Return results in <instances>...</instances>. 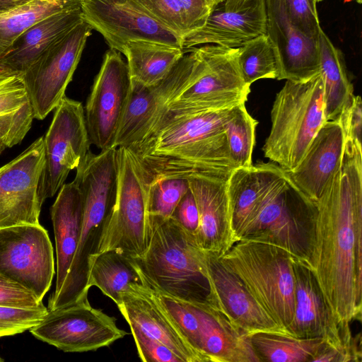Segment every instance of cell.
<instances>
[{"label":"cell","instance_id":"1","mask_svg":"<svg viewBox=\"0 0 362 362\" xmlns=\"http://www.w3.org/2000/svg\"><path fill=\"white\" fill-rule=\"evenodd\" d=\"M315 203L317 214L309 265L338 322H361V146L345 141L340 166Z\"/></svg>","mask_w":362,"mask_h":362},{"label":"cell","instance_id":"2","mask_svg":"<svg viewBox=\"0 0 362 362\" xmlns=\"http://www.w3.org/2000/svg\"><path fill=\"white\" fill-rule=\"evenodd\" d=\"M232 109L187 114L165 110L150 132L128 148L156 177L199 175L228 180L237 168L225 132Z\"/></svg>","mask_w":362,"mask_h":362},{"label":"cell","instance_id":"3","mask_svg":"<svg viewBox=\"0 0 362 362\" xmlns=\"http://www.w3.org/2000/svg\"><path fill=\"white\" fill-rule=\"evenodd\" d=\"M134 259L149 287L189 303L214 306L204 250L171 217L151 227L147 248Z\"/></svg>","mask_w":362,"mask_h":362},{"label":"cell","instance_id":"4","mask_svg":"<svg viewBox=\"0 0 362 362\" xmlns=\"http://www.w3.org/2000/svg\"><path fill=\"white\" fill-rule=\"evenodd\" d=\"M317 207L279 169L235 231L248 240L280 247L309 264Z\"/></svg>","mask_w":362,"mask_h":362},{"label":"cell","instance_id":"5","mask_svg":"<svg viewBox=\"0 0 362 362\" xmlns=\"http://www.w3.org/2000/svg\"><path fill=\"white\" fill-rule=\"evenodd\" d=\"M218 257L288 335L296 305L293 256L274 245L240 240Z\"/></svg>","mask_w":362,"mask_h":362},{"label":"cell","instance_id":"6","mask_svg":"<svg viewBox=\"0 0 362 362\" xmlns=\"http://www.w3.org/2000/svg\"><path fill=\"white\" fill-rule=\"evenodd\" d=\"M325 121L320 72L305 81L286 80L273 103L264 157L286 171L293 170Z\"/></svg>","mask_w":362,"mask_h":362},{"label":"cell","instance_id":"7","mask_svg":"<svg viewBox=\"0 0 362 362\" xmlns=\"http://www.w3.org/2000/svg\"><path fill=\"white\" fill-rule=\"evenodd\" d=\"M117 156L116 200L98 253L118 250L137 258L149 240L147 202L154 175L131 148L117 147Z\"/></svg>","mask_w":362,"mask_h":362},{"label":"cell","instance_id":"8","mask_svg":"<svg viewBox=\"0 0 362 362\" xmlns=\"http://www.w3.org/2000/svg\"><path fill=\"white\" fill-rule=\"evenodd\" d=\"M199 64L195 78L168 105L174 114L230 109L245 103L250 93L238 65V47L216 45L197 47Z\"/></svg>","mask_w":362,"mask_h":362},{"label":"cell","instance_id":"9","mask_svg":"<svg viewBox=\"0 0 362 362\" xmlns=\"http://www.w3.org/2000/svg\"><path fill=\"white\" fill-rule=\"evenodd\" d=\"M296 305L288 335L299 339L322 338L342 362L361 361V337L352 335L350 325L338 322L310 265L293 257Z\"/></svg>","mask_w":362,"mask_h":362},{"label":"cell","instance_id":"10","mask_svg":"<svg viewBox=\"0 0 362 362\" xmlns=\"http://www.w3.org/2000/svg\"><path fill=\"white\" fill-rule=\"evenodd\" d=\"M44 164L37 195L40 205L52 197L90 151L84 107L66 95L54 109L49 127L43 136Z\"/></svg>","mask_w":362,"mask_h":362},{"label":"cell","instance_id":"11","mask_svg":"<svg viewBox=\"0 0 362 362\" xmlns=\"http://www.w3.org/2000/svg\"><path fill=\"white\" fill-rule=\"evenodd\" d=\"M92 28L85 21L47 48L23 74L34 119L54 110L71 81Z\"/></svg>","mask_w":362,"mask_h":362},{"label":"cell","instance_id":"12","mask_svg":"<svg viewBox=\"0 0 362 362\" xmlns=\"http://www.w3.org/2000/svg\"><path fill=\"white\" fill-rule=\"evenodd\" d=\"M37 339L64 352H86L108 346L123 338L115 317L92 307L88 298L48 310L30 329Z\"/></svg>","mask_w":362,"mask_h":362},{"label":"cell","instance_id":"13","mask_svg":"<svg viewBox=\"0 0 362 362\" xmlns=\"http://www.w3.org/2000/svg\"><path fill=\"white\" fill-rule=\"evenodd\" d=\"M131 91L127 62L119 52L110 49L103 57L84 107L90 142L100 151L115 147Z\"/></svg>","mask_w":362,"mask_h":362},{"label":"cell","instance_id":"14","mask_svg":"<svg viewBox=\"0 0 362 362\" xmlns=\"http://www.w3.org/2000/svg\"><path fill=\"white\" fill-rule=\"evenodd\" d=\"M0 274L42 300L55 270L52 245L40 224L0 228Z\"/></svg>","mask_w":362,"mask_h":362},{"label":"cell","instance_id":"15","mask_svg":"<svg viewBox=\"0 0 362 362\" xmlns=\"http://www.w3.org/2000/svg\"><path fill=\"white\" fill-rule=\"evenodd\" d=\"M184 52L170 73L158 83L148 87L132 85L115 147H131L141 141L164 113L168 103L195 78L199 64L197 47Z\"/></svg>","mask_w":362,"mask_h":362},{"label":"cell","instance_id":"16","mask_svg":"<svg viewBox=\"0 0 362 362\" xmlns=\"http://www.w3.org/2000/svg\"><path fill=\"white\" fill-rule=\"evenodd\" d=\"M83 21L121 53L129 41L159 42L183 49L182 37L150 15L136 0H82Z\"/></svg>","mask_w":362,"mask_h":362},{"label":"cell","instance_id":"17","mask_svg":"<svg viewBox=\"0 0 362 362\" xmlns=\"http://www.w3.org/2000/svg\"><path fill=\"white\" fill-rule=\"evenodd\" d=\"M43 164L44 141L40 136L0 168V228L40 224L37 189Z\"/></svg>","mask_w":362,"mask_h":362},{"label":"cell","instance_id":"18","mask_svg":"<svg viewBox=\"0 0 362 362\" xmlns=\"http://www.w3.org/2000/svg\"><path fill=\"white\" fill-rule=\"evenodd\" d=\"M267 34L266 0H223L217 4L201 28L182 37L183 49L216 45L238 48Z\"/></svg>","mask_w":362,"mask_h":362},{"label":"cell","instance_id":"19","mask_svg":"<svg viewBox=\"0 0 362 362\" xmlns=\"http://www.w3.org/2000/svg\"><path fill=\"white\" fill-rule=\"evenodd\" d=\"M267 35L278 62L277 80L308 81L320 72L318 40L311 39L291 22L284 0H266Z\"/></svg>","mask_w":362,"mask_h":362},{"label":"cell","instance_id":"20","mask_svg":"<svg viewBox=\"0 0 362 362\" xmlns=\"http://www.w3.org/2000/svg\"><path fill=\"white\" fill-rule=\"evenodd\" d=\"M204 253L215 308L249 336L257 332L286 334L218 255L206 251Z\"/></svg>","mask_w":362,"mask_h":362},{"label":"cell","instance_id":"21","mask_svg":"<svg viewBox=\"0 0 362 362\" xmlns=\"http://www.w3.org/2000/svg\"><path fill=\"white\" fill-rule=\"evenodd\" d=\"M227 180L199 175L188 177L199 216L197 243L202 250L218 256L237 241L230 213Z\"/></svg>","mask_w":362,"mask_h":362},{"label":"cell","instance_id":"22","mask_svg":"<svg viewBox=\"0 0 362 362\" xmlns=\"http://www.w3.org/2000/svg\"><path fill=\"white\" fill-rule=\"evenodd\" d=\"M345 138L338 119L325 121L311 141L298 166L286 171L296 186L315 202L337 172Z\"/></svg>","mask_w":362,"mask_h":362},{"label":"cell","instance_id":"23","mask_svg":"<svg viewBox=\"0 0 362 362\" xmlns=\"http://www.w3.org/2000/svg\"><path fill=\"white\" fill-rule=\"evenodd\" d=\"M148 287L132 285L129 291L122 293L117 307L128 324L169 347L184 362H209L186 342L153 299Z\"/></svg>","mask_w":362,"mask_h":362},{"label":"cell","instance_id":"24","mask_svg":"<svg viewBox=\"0 0 362 362\" xmlns=\"http://www.w3.org/2000/svg\"><path fill=\"white\" fill-rule=\"evenodd\" d=\"M192 304L199 320L200 351L210 362H260L250 336L221 311L208 304Z\"/></svg>","mask_w":362,"mask_h":362},{"label":"cell","instance_id":"25","mask_svg":"<svg viewBox=\"0 0 362 362\" xmlns=\"http://www.w3.org/2000/svg\"><path fill=\"white\" fill-rule=\"evenodd\" d=\"M83 21L81 8L41 20L18 36L0 56V69L23 74L47 48Z\"/></svg>","mask_w":362,"mask_h":362},{"label":"cell","instance_id":"26","mask_svg":"<svg viewBox=\"0 0 362 362\" xmlns=\"http://www.w3.org/2000/svg\"><path fill=\"white\" fill-rule=\"evenodd\" d=\"M83 215L82 194L74 180L62 186L51 208L57 254L56 286L52 295L59 291L74 259L81 235Z\"/></svg>","mask_w":362,"mask_h":362},{"label":"cell","instance_id":"27","mask_svg":"<svg viewBox=\"0 0 362 362\" xmlns=\"http://www.w3.org/2000/svg\"><path fill=\"white\" fill-rule=\"evenodd\" d=\"M33 119L23 74L0 69V140L7 147L21 144Z\"/></svg>","mask_w":362,"mask_h":362},{"label":"cell","instance_id":"28","mask_svg":"<svg viewBox=\"0 0 362 362\" xmlns=\"http://www.w3.org/2000/svg\"><path fill=\"white\" fill-rule=\"evenodd\" d=\"M132 285L148 286L134 258L118 250H107L90 260L88 286L98 287L117 305Z\"/></svg>","mask_w":362,"mask_h":362},{"label":"cell","instance_id":"29","mask_svg":"<svg viewBox=\"0 0 362 362\" xmlns=\"http://www.w3.org/2000/svg\"><path fill=\"white\" fill-rule=\"evenodd\" d=\"M121 54L126 57L132 85L148 87L162 81L185 52L159 42L136 40L127 42Z\"/></svg>","mask_w":362,"mask_h":362},{"label":"cell","instance_id":"30","mask_svg":"<svg viewBox=\"0 0 362 362\" xmlns=\"http://www.w3.org/2000/svg\"><path fill=\"white\" fill-rule=\"evenodd\" d=\"M320 74L324 87L326 121L339 118L343 108L354 95L345 59L341 51L321 28L318 35Z\"/></svg>","mask_w":362,"mask_h":362},{"label":"cell","instance_id":"31","mask_svg":"<svg viewBox=\"0 0 362 362\" xmlns=\"http://www.w3.org/2000/svg\"><path fill=\"white\" fill-rule=\"evenodd\" d=\"M82 0H30L0 11V56L15 40L41 20L81 8Z\"/></svg>","mask_w":362,"mask_h":362},{"label":"cell","instance_id":"32","mask_svg":"<svg viewBox=\"0 0 362 362\" xmlns=\"http://www.w3.org/2000/svg\"><path fill=\"white\" fill-rule=\"evenodd\" d=\"M250 338L260 362H313L325 344L322 338L299 339L272 332H257Z\"/></svg>","mask_w":362,"mask_h":362},{"label":"cell","instance_id":"33","mask_svg":"<svg viewBox=\"0 0 362 362\" xmlns=\"http://www.w3.org/2000/svg\"><path fill=\"white\" fill-rule=\"evenodd\" d=\"M238 59L242 76L250 86L262 78L278 79V62L267 34L257 36L238 47Z\"/></svg>","mask_w":362,"mask_h":362},{"label":"cell","instance_id":"34","mask_svg":"<svg viewBox=\"0 0 362 362\" xmlns=\"http://www.w3.org/2000/svg\"><path fill=\"white\" fill-rule=\"evenodd\" d=\"M245 104L233 107L230 116L225 124L230 157L237 168L252 165V155L258 124L249 114Z\"/></svg>","mask_w":362,"mask_h":362},{"label":"cell","instance_id":"35","mask_svg":"<svg viewBox=\"0 0 362 362\" xmlns=\"http://www.w3.org/2000/svg\"><path fill=\"white\" fill-rule=\"evenodd\" d=\"M189 189L188 178L154 176L148 192L149 235L151 226L171 217L177 204Z\"/></svg>","mask_w":362,"mask_h":362},{"label":"cell","instance_id":"36","mask_svg":"<svg viewBox=\"0 0 362 362\" xmlns=\"http://www.w3.org/2000/svg\"><path fill=\"white\" fill-rule=\"evenodd\" d=\"M48 312L45 306L21 309L0 306V337L15 335L40 323Z\"/></svg>","mask_w":362,"mask_h":362},{"label":"cell","instance_id":"37","mask_svg":"<svg viewBox=\"0 0 362 362\" xmlns=\"http://www.w3.org/2000/svg\"><path fill=\"white\" fill-rule=\"evenodd\" d=\"M150 15L182 37L189 32L177 0H136Z\"/></svg>","mask_w":362,"mask_h":362},{"label":"cell","instance_id":"38","mask_svg":"<svg viewBox=\"0 0 362 362\" xmlns=\"http://www.w3.org/2000/svg\"><path fill=\"white\" fill-rule=\"evenodd\" d=\"M291 23L307 37L317 40L321 28L315 0H284Z\"/></svg>","mask_w":362,"mask_h":362},{"label":"cell","instance_id":"39","mask_svg":"<svg viewBox=\"0 0 362 362\" xmlns=\"http://www.w3.org/2000/svg\"><path fill=\"white\" fill-rule=\"evenodd\" d=\"M138 354L145 362H184L183 359L169 347L146 334L134 325H129Z\"/></svg>","mask_w":362,"mask_h":362},{"label":"cell","instance_id":"40","mask_svg":"<svg viewBox=\"0 0 362 362\" xmlns=\"http://www.w3.org/2000/svg\"><path fill=\"white\" fill-rule=\"evenodd\" d=\"M0 306L33 309L45 305L33 291L0 274Z\"/></svg>","mask_w":362,"mask_h":362},{"label":"cell","instance_id":"41","mask_svg":"<svg viewBox=\"0 0 362 362\" xmlns=\"http://www.w3.org/2000/svg\"><path fill=\"white\" fill-rule=\"evenodd\" d=\"M342 127L344 138L361 146L362 102L359 95H353L337 119Z\"/></svg>","mask_w":362,"mask_h":362},{"label":"cell","instance_id":"42","mask_svg":"<svg viewBox=\"0 0 362 362\" xmlns=\"http://www.w3.org/2000/svg\"><path fill=\"white\" fill-rule=\"evenodd\" d=\"M171 218L186 231L196 237L199 226V216L197 205L190 188L177 204Z\"/></svg>","mask_w":362,"mask_h":362},{"label":"cell","instance_id":"43","mask_svg":"<svg viewBox=\"0 0 362 362\" xmlns=\"http://www.w3.org/2000/svg\"><path fill=\"white\" fill-rule=\"evenodd\" d=\"M177 1L185 14L189 32L203 26L217 4L214 0H177Z\"/></svg>","mask_w":362,"mask_h":362},{"label":"cell","instance_id":"44","mask_svg":"<svg viewBox=\"0 0 362 362\" xmlns=\"http://www.w3.org/2000/svg\"><path fill=\"white\" fill-rule=\"evenodd\" d=\"M30 0H0V11L25 3Z\"/></svg>","mask_w":362,"mask_h":362},{"label":"cell","instance_id":"45","mask_svg":"<svg viewBox=\"0 0 362 362\" xmlns=\"http://www.w3.org/2000/svg\"><path fill=\"white\" fill-rule=\"evenodd\" d=\"M6 148H7L6 144L1 140H0V154L3 152L4 150H5Z\"/></svg>","mask_w":362,"mask_h":362},{"label":"cell","instance_id":"46","mask_svg":"<svg viewBox=\"0 0 362 362\" xmlns=\"http://www.w3.org/2000/svg\"><path fill=\"white\" fill-rule=\"evenodd\" d=\"M356 2H357L358 4H361L362 2V0H354Z\"/></svg>","mask_w":362,"mask_h":362},{"label":"cell","instance_id":"47","mask_svg":"<svg viewBox=\"0 0 362 362\" xmlns=\"http://www.w3.org/2000/svg\"><path fill=\"white\" fill-rule=\"evenodd\" d=\"M216 4H218L220 3L221 1H222L223 0H214Z\"/></svg>","mask_w":362,"mask_h":362},{"label":"cell","instance_id":"48","mask_svg":"<svg viewBox=\"0 0 362 362\" xmlns=\"http://www.w3.org/2000/svg\"><path fill=\"white\" fill-rule=\"evenodd\" d=\"M4 359L0 356V362H3Z\"/></svg>","mask_w":362,"mask_h":362},{"label":"cell","instance_id":"49","mask_svg":"<svg viewBox=\"0 0 362 362\" xmlns=\"http://www.w3.org/2000/svg\"><path fill=\"white\" fill-rule=\"evenodd\" d=\"M322 1V0H315V1H316L317 3V2H320V1Z\"/></svg>","mask_w":362,"mask_h":362}]
</instances>
